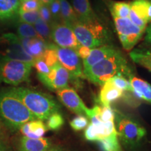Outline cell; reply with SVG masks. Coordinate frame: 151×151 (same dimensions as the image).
Here are the masks:
<instances>
[{"label":"cell","instance_id":"40","mask_svg":"<svg viewBox=\"0 0 151 151\" xmlns=\"http://www.w3.org/2000/svg\"><path fill=\"white\" fill-rule=\"evenodd\" d=\"M131 53L138 55H141V56L151 57V47L135 49L134 50H133V51L131 52Z\"/></svg>","mask_w":151,"mask_h":151},{"label":"cell","instance_id":"10","mask_svg":"<svg viewBox=\"0 0 151 151\" xmlns=\"http://www.w3.org/2000/svg\"><path fill=\"white\" fill-rule=\"evenodd\" d=\"M50 27L51 39L56 46L76 50L80 45L72 29L64 22H53Z\"/></svg>","mask_w":151,"mask_h":151},{"label":"cell","instance_id":"30","mask_svg":"<svg viewBox=\"0 0 151 151\" xmlns=\"http://www.w3.org/2000/svg\"><path fill=\"white\" fill-rule=\"evenodd\" d=\"M46 120L47 129L52 130V131H57V130L61 129V127L63 126L64 122H65L63 117L60 113H52Z\"/></svg>","mask_w":151,"mask_h":151},{"label":"cell","instance_id":"16","mask_svg":"<svg viewBox=\"0 0 151 151\" xmlns=\"http://www.w3.org/2000/svg\"><path fill=\"white\" fill-rule=\"evenodd\" d=\"M123 90L114 86L110 80L102 85L100 90L99 101L103 106L111 107V103L123 97Z\"/></svg>","mask_w":151,"mask_h":151},{"label":"cell","instance_id":"7","mask_svg":"<svg viewBox=\"0 0 151 151\" xmlns=\"http://www.w3.org/2000/svg\"><path fill=\"white\" fill-rule=\"evenodd\" d=\"M114 18L115 26L122 46L126 50H130L143 37L145 30L141 29L128 18Z\"/></svg>","mask_w":151,"mask_h":151},{"label":"cell","instance_id":"12","mask_svg":"<svg viewBox=\"0 0 151 151\" xmlns=\"http://www.w3.org/2000/svg\"><path fill=\"white\" fill-rule=\"evenodd\" d=\"M60 101L71 111L78 116H87L88 108L72 88H66L57 91Z\"/></svg>","mask_w":151,"mask_h":151},{"label":"cell","instance_id":"27","mask_svg":"<svg viewBox=\"0 0 151 151\" xmlns=\"http://www.w3.org/2000/svg\"><path fill=\"white\" fill-rule=\"evenodd\" d=\"M96 127H97L98 141L105 137H108L109 136L117 134L114 120L105 122H103L100 125L96 126Z\"/></svg>","mask_w":151,"mask_h":151},{"label":"cell","instance_id":"18","mask_svg":"<svg viewBox=\"0 0 151 151\" xmlns=\"http://www.w3.org/2000/svg\"><path fill=\"white\" fill-rule=\"evenodd\" d=\"M20 38V40L25 50L35 59L42 58L48 43L41 39L37 38Z\"/></svg>","mask_w":151,"mask_h":151},{"label":"cell","instance_id":"46","mask_svg":"<svg viewBox=\"0 0 151 151\" xmlns=\"http://www.w3.org/2000/svg\"><path fill=\"white\" fill-rule=\"evenodd\" d=\"M20 1H22V0H20Z\"/></svg>","mask_w":151,"mask_h":151},{"label":"cell","instance_id":"42","mask_svg":"<svg viewBox=\"0 0 151 151\" xmlns=\"http://www.w3.org/2000/svg\"><path fill=\"white\" fill-rule=\"evenodd\" d=\"M146 35L145 37V43L147 45L151 46V23L148 25V27L146 28Z\"/></svg>","mask_w":151,"mask_h":151},{"label":"cell","instance_id":"45","mask_svg":"<svg viewBox=\"0 0 151 151\" xmlns=\"http://www.w3.org/2000/svg\"><path fill=\"white\" fill-rule=\"evenodd\" d=\"M1 132V122H0V133Z\"/></svg>","mask_w":151,"mask_h":151},{"label":"cell","instance_id":"1","mask_svg":"<svg viewBox=\"0 0 151 151\" xmlns=\"http://www.w3.org/2000/svg\"><path fill=\"white\" fill-rule=\"evenodd\" d=\"M0 118L11 132L18 131L22 124L37 119L10 90L0 92Z\"/></svg>","mask_w":151,"mask_h":151},{"label":"cell","instance_id":"3","mask_svg":"<svg viewBox=\"0 0 151 151\" xmlns=\"http://www.w3.org/2000/svg\"><path fill=\"white\" fill-rule=\"evenodd\" d=\"M118 73L129 77L131 71L127 60L118 50L87 69H83L84 77L92 83L102 86Z\"/></svg>","mask_w":151,"mask_h":151},{"label":"cell","instance_id":"39","mask_svg":"<svg viewBox=\"0 0 151 151\" xmlns=\"http://www.w3.org/2000/svg\"><path fill=\"white\" fill-rule=\"evenodd\" d=\"M91 50L92 48H88V47L85 46H82V45L80 44L78 48L76 49V51L78 55L81 58L84 60L89 56L90 52H91Z\"/></svg>","mask_w":151,"mask_h":151},{"label":"cell","instance_id":"24","mask_svg":"<svg viewBox=\"0 0 151 151\" xmlns=\"http://www.w3.org/2000/svg\"><path fill=\"white\" fill-rule=\"evenodd\" d=\"M17 31H18L19 37L29 38V39L37 38V39H41V38L39 37V35L36 31L33 24L20 21L17 25Z\"/></svg>","mask_w":151,"mask_h":151},{"label":"cell","instance_id":"31","mask_svg":"<svg viewBox=\"0 0 151 151\" xmlns=\"http://www.w3.org/2000/svg\"><path fill=\"white\" fill-rule=\"evenodd\" d=\"M18 16L20 19V21L34 24L39 18V11H29V12L18 11Z\"/></svg>","mask_w":151,"mask_h":151},{"label":"cell","instance_id":"20","mask_svg":"<svg viewBox=\"0 0 151 151\" xmlns=\"http://www.w3.org/2000/svg\"><path fill=\"white\" fill-rule=\"evenodd\" d=\"M19 130L24 137L32 139H39L43 137L47 131V127L42 120L35 119L22 124Z\"/></svg>","mask_w":151,"mask_h":151},{"label":"cell","instance_id":"8","mask_svg":"<svg viewBox=\"0 0 151 151\" xmlns=\"http://www.w3.org/2000/svg\"><path fill=\"white\" fill-rule=\"evenodd\" d=\"M38 78L48 89L52 91H58L68 88L71 75L59 62L55 64L48 74H39Z\"/></svg>","mask_w":151,"mask_h":151},{"label":"cell","instance_id":"26","mask_svg":"<svg viewBox=\"0 0 151 151\" xmlns=\"http://www.w3.org/2000/svg\"><path fill=\"white\" fill-rule=\"evenodd\" d=\"M34 27L42 40L47 43L51 39V27L41 18H39L37 22L34 24Z\"/></svg>","mask_w":151,"mask_h":151},{"label":"cell","instance_id":"17","mask_svg":"<svg viewBox=\"0 0 151 151\" xmlns=\"http://www.w3.org/2000/svg\"><path fill=\"white\" fill-rule=\"evenodd\" d=\"M129 82L134 95L138 99L151 104V85L132 74L129 76Z\"/></svg>","mask_w":151,"mask_h":151},{"label":"cell","instance_id":"23","mask_svg":"<svg viewBox=\"0 0 151 151\" xmlns=\"http://www.w3.org/2000/svg\"><path fill=\"white\" fill-rule=\"evenodd\" d=\"M97 142L102 151H122L121 147L119 144L118 134L100 139Z\"/></svg>","mask_w":151,"mask_h":151},{"label":"cell","instance_id":"22","mask_svg":"<svg viewBox=\"0 0 151 151\" xmlns=\"http://www.w3.org/2000/svg\"><path fill=\"white\" fill-rule=\"evenodd\" d=\"M60 2L61 7L62 22L71 27L73 23L78 20L77 15L67 0H60Z\"/></svg>","mask_w":151,"mask_h":151},{"label":"cell","instance_id":"44","mask_svg":"<svg viewBox=\"0 0 151 151\" xmlns=\"http://www.w3.org/2000/svg\"><path fill=\"white\" fill-rule=\"evenodd\" d=\"M52 0H39V1H40L41 4H47V5H49V4H50Z\"/></svg>","mask_w":151,"mask_h":151},{"label":"cell","instance_id":"5","mask_svg":"<svg viewBox=\"0 0 151 151\" xmlns=\"http://www.w3.org/2000/svg\"><path fill=\"white\" fill-rule=\"evenodd\" d=\"M115 113L116 129L124 144L135 146L146 135V130L134 119L116 111Z\"/></svg>","mask_w":151,"mask_h":151},{"label":"cell","instance_id":"21","mask_svg":"<svg viewBox=\"0 0 151 151\" xmlns=\"http://www.w3.org/2000/svg\"><path fill=\"white\" fill-rule=\"evenodd\" d=\"M20 0H0V20H10L18 16Z\"/></svg>","mask_w":151,"mask_h":151},{"label":"cell","instance_id":"9","mask_svg":"<svg viewBox=\"0 0 151 151\" xmlns=\"http://www.w3.org/2000/svg\"><path fill=\"white\" fill-rule=\"evenodd\" d=\"M58 61L71 75V79L84 77L83 69L80 57L76 50L72 48H61L55 45Z\"/></svg>","mask_w":151,"mask_h":151},{"label":"cell","instance_id":"34","mask_svg":"<svg viewBox=\"0 0 151 151\" xmlns=\"http://www.w3.org/2000/svg\"><path fill=\"white\" fill-rule=\"evenodd\" d=\"M70 125L74 131H81L88 127V120L86 118V116H78L71 120Z\"/></svg>","mask_w":151,"mask_h":151},{"label":"cell","instance_id":"4","mask_svg":"<svg viewBox=\"0 0 151 151\" xmlns=\"http://www.w3.org/2000/svg\"><path fill=\"white\" fill-rule=\"evenodd\" d=\"M70 27L82 46L94 48L107 44L109 41L108 30L98 20L87 22L78 20Z\"/></svg>","mask_w":151,"mask_h":151},{"label":"cell","instance_id":"41","mask_svg":"<svg viewBox=\"0 0 151 151\" xmlns=\"http://www.w3.org/2000/svg\"><path fill=\"white\" fill-rule=\"evenodd\" d=\"M0 151H11L10 146L7 144L0 133Z\"/></svg>","mask_w":151,"mask_h":151},{"label":"cell","instance_id":"29","mask_svg":"<svg viewBox=\"0 0 151 151\" xmlns=\"http://www.w3.org/2000/svg\"><path fill=\"white\" fill-rule=\"evenodd\" d=\"M109 80L119 89L123 90V91L132 92V87L129 81H128L122 73H118V74L115 75Z\"/></svg>","mask_w":151,"mask_h":151},{"label":"cell","instance_id":"14","mask_svg":"<svg viewBox=\"0 0 151 151\" xmlns=\"http://www.w3.org/2000/svg\"><path fill=\"white\" fill-rule=\"evenodd\" d=\"M118 51L117 49L112 45H103V46L92 48L89 56L83 60V69H87L92 66L98 63L108 57L112 55Z\"/></svg>","mask_w":151,"mask_h":151},{"label":"cell","instance_id":"36","mask_svg":"<svg viewBox=\"0 0 151 151\" xmlns=\"http://www.w3.org/2000/svg\"><path fill=\"white\" fill-rule=\"evenodd\" d=\"M33 67H35L38 73L39 74H48L51 69L48 67L42 58L36 59L33 64Z\"/></svg>","mask_w":151,"mask_h":151},{"label":"cell","instance_id":"2","mask_svg":"<svg viewBox=\"0 0 151 151\" xmlns=\"http://www.w3.org/2000/svg\"><path fill=\"white\" fill-rule=\"evenodd\" d=\"M9 90L38 120H46L52 113H60V104L48 94L22 87H14Z\"/></svg>","mask_w":151,"mask_h":151},{"label":"cell","instance_id":"25","mask_svg":"<svg viewBox=\"0 0 151 151\" xmlns=\"http://www.w3.org/2000/svg\"><path fill=\"white\" fill-rule=\"evenodd\" d=\"M111 11L113 17L127 18L130 11V4L124 1H116L111 4Z\"/></svg>","mask_w":151,"mask_h":151},{"label":"cell","instance_id":"38","mask_svg":"<svg viewBox=\"0 0 151 151\" xmlns=\"http://www.w3.org/2000/svg\"><path fill=\"white\" fill-rule=\"evenodd\" d=\"M85 138L88 141H98V136L97 133V127L94 124L90 123L89 125H88V127L86 128L85 131Z\"/></svg>","mask_w":151,"mask_h":151},{"label":"cell","instance_id":"35","mask_svg":"<svg viewBox=\"0 0 151 151\" xmlns=\"http://www.w3.org/2000/svg\"><path fill=\"white\" fill-rule=\"evenodd\" d=\"M39 18H41L43 21H45L47 23L51 24L53 23V20H52L51 13H50V9H49V6L47 4H41L40 8L39 9Z\"/></svg>","mask_w":151,"mask_h":151},{"label":"cell","instance_id":"33","mask_svg":"<svg viewBox=\"0 0 151 151\" xmlns=\"http://www.w3.org/2000/svg\"><path fill=\"white\" fill-rule=\"evenodd\" d=\"M51 16L54 22H62L61 18V7H60V0H52L49 4Z\"/></svg>","mask_w":151,"mask_h":151},{"label":"cell","instance_id":"37","mask_svg":"<svg viewBox=\"0 0 151 151\" xmlns=\"http://www.w3.org/2000/svg\"><path fill=\"white\" fill-rule=\"evenodd\" d=\"M100 119L104 122L108 121H113L115 119V113L111 107H101Z\"/></svg>","mask_w":151,"mask_h":151},{"label":"cell","instance_id":"15","mask_svg":"<svg viewBox=\"0 0 151 151\" xmlns=\"http://www.w3.org/2000/svg\"><path fill=\"white\" fill-rule=\"evenodd\" d=\"M52 146V142L48 138L32 139L24 136L20 138L18 148L19 151H46Z\"/></svg>","mask_w":151,"mask_h":151},{"label":"cell","instance_id":"43","mask_svg":"<svg viewBox=\"0 0 151 151\" xmlns=\"http://www.w3.org/2000/svg\"><path fill=\"white\" fill-rule=\"evenodd\" d=\"M46 151H71L69 149L60 146H53Z\"/></svg>","mask_w":151,"mask_h":151},{"label":"cell","instance_id":"28","mask_svg":"<svg viewBox=\"0 0 151 151\" xmlns=\"http://www.w3.org/2000/svg\"><path fill=\"white\" fill-rule=\"evenodd\" d=\"M42 58L50 68H52L59 62L55 49V44L50 43H48L47 48L43 53Z\"/></svg>","mask_w":151,"mask_h":151},{"label":"cell","instance_id":"6","mask_svg":"<svg viewBox=\"0 0 151 151\" xmlns=\"http://www.w3.org/2000/svg\"><path fill=\"white\" fill-rule=\"evenodd\" d=\"M33 64L4 58L0 60V82L16 86L29 81Z\"/></svg>","mask_w":151,"mask_h":151},{"label":"cell","instance_id":"32","mask_svg":"<svg viewBox=\"0 0 151 151\" xmlns=\"http://www.w3.org/2000/svg\"><path fill=\"white\" fill-rule=\"evenodd\" d=\"M41 4L39 0H22L20 2L19 11H24V12L39 11Z\"/></svg>","mask_w":151,"mask_h":151},{"label":"cell","instance_id":"19","mask_svg":"<svg viewBox=\"0 0 151 151\" xmlns=\"http://www.w3.org/2000/svg\"><path fill=\"white\" fill-rule=\"evenodd\" d=\"M72 5L80 21L87 22L97 20L89 0H72Z\"/></svg>","mask_w":151,"mask_h":151},{"label":"cell","instance_id":"11","mask_svg":"<svg viewBox=\"0 0 151 151\" xmlns=\"http://www.w3.org/2000/svg\"><path fill=\"white\" fill-rule=\"evenodd\" d=\"M2 39L8 43V47L6 49L4 58L34 64L36 59L26 51L18 36L9 33L4 35Z\"/></svg>","mask_w":151,"mask_h":151},{"label":"cell","instance_id":"13","mask_svg":"<svg viewBox=\"0 0 151 151\" xmlns=\"http://www.w3.org/2000/svg\"><path fill=\"white\" fill-rule=\"evenodd\" d=\"M148 0H134L130 4L129 19L136 25L146 29L148 20Z\"/></svg>","mask_w":151,"mask_h":151}]
</instances>
